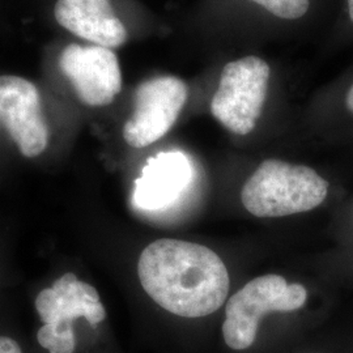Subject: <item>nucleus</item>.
I'll return each instance as SVG.
<instances>
[{
	"mask_svg": "<svg viewBox=\"0 0 353 353\" xmlns=\"http://www.w3.org/2000/svg\"><path fill=\"white\" fill-rule=\"evenodd\" d=\"M345 105H347V109L353 114V84L352 87L350 88V90L347 92V96H345Z\"/></svg>",
	"mask_w": 353,
	"mask_h": 353,
	"instance_id": "nucleus-13",
	"label": "nucleus"
},
{
	"mask_svg": "<svg viewBox=\"0 0 353 353\" xmlns=\"http://www.w3.org/2000/svg\"><path fill=\"white\" fill-rule=\"evenodd\" d=\"M59 67L87 106H108L122 89L121 65L112 49L71 43L62 51Z\"/></svg>",
	"mask_w": 353,
	"mask_h": 353,
	"instance_id": "nucleus-8",
	"label": "nucleus"
},
{
	"mask_svg": "<svg viewBox=\"0 0 353 353\" xmlns=\"http://www.w3.org/2000/svg\"><path fill=\"white\" fill-rule=\"evenodd\" d=\"M0 123L28 159L37 157L48 148L49 127L41 94L24 77L0 76Z\"/></svg>",
	"mask_w": 353,
	"mask_h": 353,
	"instance_id": "nucleus-7",
	"label": "nucleus"
},
{
	"mask_svg": "<svg viewBox=\"0 0 353 353\" xmlns=\"http://www.w3.org/2000/svg\"><path fill=\"white\" fill-rule=\"evenodd\" d=\"M58 24L97 46L115 49L127 41V29L114 13L110 0H58Z\"/></svg>",
	"mask_w": 353,
	"mask_h": 353,
	"instance_id": "nucleus-9",
	"label": "nucleus"
},
{
	"mask_svg": "<svg viewBox=\"0 0 353 353\" xmlns=\"http://www.w3.org/2000/svg\"><path fill=\"white\" fill-rule=\"evenodd\" d=\"M186 83L176 76H157L140 84L134 94V112L123 126V138L134 148H144L165 137L188 101Z\"/></svg>",
	"mask_w": 353,
	"mask_h": 353,
	"instance_id": "nucleus-6",
	"label": "nucleus"
},
{
	"mask_svg": "<svg viewBox=\"0 0 353 353\" xmlns=\"http://www.w3.org/2000/svg\"><path fill=\"white\" fill-rule=\"evenodd\" d=\"M307 300L301 284H288L280 275H265L249 281L227 303L223 336L228 347L243 351L256 339L261 318L272 312H294Z\"/></svg>",
	"mask_w": 353,
	"mask_h": 353,
	"instance_id": "nucleus-4",
	"label": "nucleus"
},
{
	"mask_svg": "<svg viewBox=\"0 0 353 353\" xmlns=\"http://www.w3.org/2000/svg\"><path fill=\"white\" fill-rule=\"evenodd\" d=\"M270 75V65L258 57L229 62L211 101L212 115L236 135L250 134L265 106Z\"/></svg>",
	"mask_w": 353,
	"mask_h": 353,
	"instance_id": "nucleus-5",
	"label": "nucleus"
},
{
	"mask_svg": "<svg viewBox=\"0 0 353 353\" xmlns=\"http://www.w3.org/2000/svg\"><path fill=\"white\" fill-rule=\"evenodd\" d=\"M140 284L154 303L183 318L217 312L229 293V274L211 249L189 241L150 243L138 262Z\"/></svg>",
	"mask_w": 353,
	"mask_h": 353,
	"instance_id": "nucleus-1",
	"label": "nucleus"
},
{
	"mask_svg": "<svg viewBox=\"0 0 353 353\" xmlns=\"http://www.w3.org/2000/svg\"><path fill=\"white\" fill-rule=\"evenodd\" d=\"M268 12L285 20L303 17L307 12L310 0H252Z\"/></svg>",
	"mask_w": 353,
	"mask_h": 353,
	"instance_id": "nucleus-11",
	"label": "nucleus"
},
{
	"mask_svg": "<svg viewBox=\"0 0 353 353\" xmlns=\"http://www.w3.org/2000/svg\"><path fill=\"white\" fill-rule=\"evenodd\" d=\"M191 166L181 152H163L148 160L135 181L132 202L143 211H159L173 204L189 186Z\"/></svg>",
	"mask_w": 353,
	"mask_h": 353,
	"instance_id": "nucleus-10",
	"label": "nucleus"
},
{
	"mask_svg": "<svg viewBox=\"0 0 353 353\" xmlns=\"http://www.w3.org/2000/svg\"><path fill=\"white\" fill-rule=\"evenodd\" d=\"M348 12H350V17L353 21V0H348Z\"/></svg>",
	"mask_w": 353,
	"mask_h": 353,
	"instance_id": "nucleus-14",
	"label": "nucleus"
},
{
	"mask_svg": "<svg viewBox=\"0 0 353 353\" xmlns=\"http://www.w3.org/2000/svg\"><path fill=\"white\" fill-rule=\"evenodd\" d=\"M327 192V181L314 169L270 159L246 181L241 201L256 217H284L314 210Z\"/></svg>",
	"mask_w": 353,
	"mask_h": 353,
	"instance_id": "nucleus-2",
	"label": "nucleus"
},
{
	"mask_svg": "<svg viewBox=\"0 0 353 353\" xmlns=\"http://www.w3.org/2000/svg\"><path fill=\"white\" fill-rule=\"evenodd\" d=\"M36 309L45 323L38 330L37 341L50 353L75 352L74 321L84 316L92 326L101 323L106 310L94 287L67 272L55 280L50 288L41 290Z\"/></svg>",
	"mask_w": 353,
	"mask_h": 353,
	"instance_id": "nucleus-3",
	"label": "nucleus"
},
{
	"mask_svg": "<svg viewBox=\"0 0 353 353\" xmlns=\"http://www.w3.org/2000/svg\"><path fill=\"white\" fill-rule=\"evenodd\" d=\"M0 353H23V351L20 344L12 338L0 336Z\"/></svg>",
	"mask_w": 353,
	"mask_h": 353,
	"instance_id": "nucleus-12",
	"label": "nucleus"
}]
</instances>
